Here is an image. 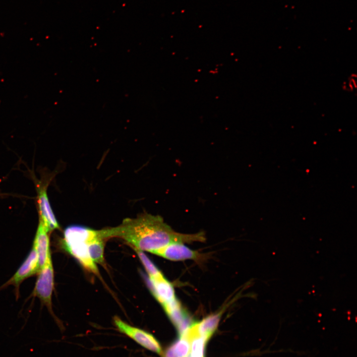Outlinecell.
Returning a JSON list of instances; mask_svg holds the SVG:
<instances>
[{
	"label": "cell",
	"mask_w": 357,
	"mask_h": 357,
	"mask_svg": "<svg viewBox=\"0 0 357 357\" xmlns=\"http://www.w3.org/2000/svg\"><path fill=\"white\" fill-rule=\"evenodd\" d=\"M88 248L90 257L93 262L95 264H103L104 239L100 236L98 230L97 235L89 242Z\"/></svg>",
	"instance_id": "7c38bea8"
},
{
	"label": "cell",
	"mask_w": 357,
	"mask_h": 357,
	"mask_svg": "<svg viewBox=\"0 0 357 357\" xmlns=\"http://www.w3.org/2000/svg\"><path fill=\"white\" fill-rule=\"evenodd\" d=\"M47 185L39 183L37 186V204L39 219L49 232L59 229L60 225L54 215L50 204L47 193Z\"/></svg>",
	"instance_id": "8992f818"
},
{
	"label": "cell",
	"mask_w": 357,
	"mask_h": 357,
	"mask_svg": "<svg viewBox=\"0 0 357 357\" xmlns=\"http://www.w3.org/2000/svg\"><path fill=\"white\" fill-rule=\"evenodd\" d=\"M105 239L121 238L141 251L154 254L166 245L176 242L190 243L203 241V232L185 234L174 231L160 216L143 213L135 218H126L119 226L99 230Z\"/></svg>",
	"instance_id": "6da1fadb"
},
{
	"label": "cell",
	"mask_w": 357,
	"mask_h": 357,
	"mask_svg": "<svg viewBox=\"0 0 357 357\" xmlns=\"http://www.w3.org/2000/svg\"><path fill=\"white\" fill-rule=\"evenodd\" d=\"M4 195L3 194H1V193H0V196H1V195Z\"/></svg>",
	"instance_id": "2e32d148"
},
{
	"label": "cell",
	"mask_w": 357,
	"mask_h": 357,
	"mask_svg": "<svg viewBox=\"0 0 357 357\" xmlns=\"http://www.w3.org/2000/svg\"><path fill=\"white\" fill-rule=\"evenodd\" d=\"M207 340L200 336L194 338L191 341L190 357H204V351Z\"/></svg>",
	"instance_id": "5bb4252c"
},
{
	"label": "cell",
	"mask_w": 357,
	"mask_h": 357,
	"mask_svg": "<svg viewBox=\"0 0 357 357\" xmlns=\"http://www.w3.org/2000/svg\"><path fill=\"white\" fill-rule=\"evenodd\" d=\"M186 357H190V353Z\"/></svg>",
	"instance_id": "9a60e30c"
},
{
	"label": "cell",
	"mask_w": 357,
	"mask_h": 357,
	"mask_svg": "<svg viewBox=\"0 0 357 357\" xmlns=\"http://www.w3.org/2000/svg\"><path fill=\"white\" fill-rule=\"evenodd\" d=\"M49 233L42 221L39 219L33 243L38 256L39 271L52 260Z\"/></svg>",
	"instance_id": "ba28073f"
},
{
	"label": "cell",
	"mask_w": 357,
	"mask_h": 357,
	"mask_svg": "<svg viewBox=\"0 0 357 357\" xmlns=\"http://www.w3.org/2000/svg\"><path fill=\"white\" fill-rule=\"evenodd\" d=\"M155 254L172 261H181L187 259L199 260L202 259V255L193 250L183 243L176 242L170 243L156 251Z\"/></svg>",
	"instance_id": "52a82bcc"
},
{
	"label": "cell",
	"mask_w": 357,
	"mask_h": 357,
	"mask_svg": "<svg viewBox=\"0 0 357 357\" xmlns=\"http://www.w3.org/2000/svg\"><path fill=\"white\" fill-rule=\"evenodd\" d=\"M149 282L152 294L163 307L177 301L173 286L164 277L157 279L149 278Z\"/></svg>",
	"instance_id": "9c48e42d"
},
{
	"label": "cell",
	"mask_w": 357,
	"mask_h": 357,
	"mask_svg": "<svg viewBox=\"0 0 357 357\" xmlns=\"http://www.w3.org/2000/svg\"><path fill=\"white\" fill-rule=\"evenodd\" d=\"M37 274L32 295L38 298L49 311L53 313L52 296L54 287V272L52 260Z\"/></svg>",
	"instance_id": "3957f363"
},
{
	"label": "cell",
	"mask_w": 357,
	"mask_h": 357,
	"mask_svg": "<svg viewBox=\"0 0 357 357\" xmlns=\"http://www.w3.org/2000/svg\"><path fill=\"white\" fill-rule=\"evenodd\" d=\"M39 271L38 256L33 244L32 249L24 262L12 277L0 287V290L12 285L15 287L16 295L18 297L20 284L26 279L38 273Z\"/></svg>",
	"instance_id": "5b68a950"
},
{
	"label": "cell",
	"mask_w": 357,
	"mask_h": 357,
	"mask_svg": "<svg viewBox=\"0 0 357 357\" xmlns=\"http://www.w3.org/2000/svg\"><path fill=\"white\" fill-rule=\"evenodd\" d=\"M98 234V230L79 226L67 227L63 232L61 245L63 248L75 258L88 271L95 274L99 271L96 264L90 257L88 243Z\"/></svg>",
	"instance_id": "7a4b0ae2"
},
{
	"label": "cell",
	"mask_w": 357,
	"mask_h": 357,
	"mask_svg": "<svg viewBox=\"0 0 357 357\" xmlns=\"http://www.w3.org/2000/svg\"><path fill=\"white\" fill-rule=\"evenodd\" d=\"M190 341L181 336L165 351L163 357H186L190 353Z\"/></svg>",
	"instance_id": "8fae6325"
},
{
	"label": "cell",
	"mask_w": 357,
	"mask_h": 357,
	"mask_svg": "<svg viewBox=\"0 0 357 357\" xmlns=\"http://www.w3.org/2000/svg\"><path fill=\"white\" fill-rule=\"evenodd\" d=\"M138 255L140 260L144 265L148 275L149 278L151 279H160L164 276L160 270L148 258V257L142 251L134 249Z\"/></svg>",
	"instance_id": "4fadbf2b"
},
{
	"label": "cell",
	"mask_w": 357,
	"mask_h": 357,
	"mask_svg": "<svg viewBox=\"0 0 357 357\" xmlns=\"http://www.w3.org/2000/svg\"><path fill=\"white\" fill-rule=\"evenodd\" d=\"M222 315V312L220 311L207 316L199 322L193 323L192 326L196 336L208 341L217 329Z\"/></svg>",
	"instance_id": "30bf717a"
},
{
	"label": "cell",
	"mask_w": 357,
	"mask_h": 357,
	"mask_svg": "<svg viewBox=\"0 0 357 357\" xmlns=\"http://www.w3.org/2000/svg\"><path fill=\"white\" fill-rule=\"evenodd\" d=\"M114 322L121 333L130 337L143 348L159 355L162 354L161 345L152 334L131 326L117 316L114 317Z\"/></svg>",
	"instance_id": "277c9868"
}]
</instances>
